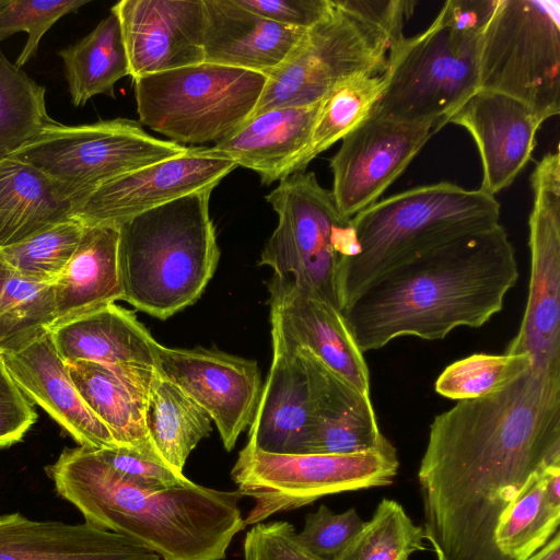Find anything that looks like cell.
<instances>
[{
	"mask_svg": "<svg viewBox=\"0 0 560 560\" xmlns=\"http://www.w3.org/2000/svg\"><path fill=\"white\" fill-rule=\"evenodd\" d=\"M560 462V374L532 368L434 417L418 469L435 560H511L498 521L528 478Z\"/></svg>",
	"mask_w": 560,
	"mask_h": 560,
	"instance_id": "obj_1",
	"label": "cell"
},
{
	"mask_svg": "<svg viewBox=\"0 0 560 560\" xmlns=\"http://www.w3.org/2000/svg\"><path fill=\"white\" fill-rule=\"evenodd\" d=\"M518 277L513 245L498 224L390 269L342 313L363 353L398 337L443 339L490 320Z\"/></svg>",
	"mask_w": 560,
	"mask_h": 560,
	"instance_id": "obj_2",
	"label": "cell"
},
{
	"mask_svg": "<svg viewBox=\"0 0 560 560\" xmlns=\"http://www.w3.org/2000/svg\"><path fill=\"white\" fill-rule=\"evenodd\" d=\"M46 472L86 524L125 535L162 560H223L245 527L238 490L189 479L168 488L141 486L107 465L95 448H65Z\"/></svg>",
	"mask_w": 560,
	"mask_h": 560,
	"instance_id": "obj_3",
	"label": "cell"
},
{
	"mask_svg": "<svg viewBox=\"0 0 560 560\" xmlns=\"http://www.w3.org/2000/svg\"><path fill=\"white\" fill-rule=\"evenodd\" d=\"M351 248L338 277L341 312L390 269L457 237L500 224L495 197L440 182L407 189L349 220Z\"/></svg>",
	"mask_w": 560,
	"mask_h": 560,
	"instance_id": "obj_4",
	"label": "cell"
},
{
	"mask_svg": "<svg viewBox=\"0 0 560 560\" xmlns=\"http://www.w3.org/2000/svg\"><path fill=\"white\" fill-rule=\"evenodd\" d=\"M211 191L175 199L118 226L122 301L166 319L201 296L220 258Z\"/></svg>",
	"mask_w": 560,
	"mask_h": 560,
	"instance_id": "obj_5",
	"label": "cell"
},
{
	"mask_svg": "<svg viewBox=\"0 0 560 560\" xmlns=\"http://www.w3.org/2000/svg\"><path fill=\"white\" fill-rule=\"evenodd\" d=\"M139 124L184 145L220 142L252 115L267 75L201 62L137 78Z\"/></svg>",
	"mask_w": 560,
	"mask_h": 560,
	"instance_id": "obj_6",
	"label": "cell"
},
{
	"mask_svg": "<svg viewBox=\"0 0 560 560\" xmlns=\"http://www.w3.org/2000/svg\"><path fill=\"white\" fill-rule=\"evenodd\" d=\"M481 35L454 28L439 13L423 32L393 45L383 72L386 85L371 115L444 127L479 90Z\"/></svg>",
	"mask_w": 560,
	"mask_h": 560,
	"instance_id": "obj_7",
	"label": "cell"
},
{
	"mask_svg": "<svg viewBox=\"0 0 560 560\" xmlns=\"http://www.w3.org/2000/svg\"><path fill=\"white\" fill-rule=\"evenodd\" d=\"M266 200L278 214V225L259 265L341 311L338 277L351 246V229L331 191L319 185L314 172H300L281 178Z\"/></svg>",
	"mask_w": 560,
	"mask_h": 560,
	"instance_id": "obj_8",
	"label": "cell"
},
{
	"mask_svg": "<svg viewBox=\"0 0 560 560\" xmlns=\"http://www.w3.org/2000/svg\"><path fill=\"white\" fill-rule=\"evenodd\" d=\"M478 85L522 102L541 124L559 115V3L497 0L481 35Z\"/></svg>",
	"mask_w": 560,
	"mask_h": 560,
	"instance_id": "obj_9",
	"label": "cell"
},
{
	"mask_svg": "<svg viewBox=\"0 0 560 560\" xmlns=\"http://www.w3.org/2000/svg\"><path fill=\"white\" fill-rule=\"evenodd\" d=\"M330 1L327 14L304 32L285 59L267 75L248 118L276 108L316 104L346 80L385 71L390 48L386 35L347 9L341 0Z\"/></svg>",
	"mask_w": 560,
	"mask_h": 560,
	"instance_id": "obj_10",
	"label": "cell"
},
{
	"mask_svg": "<svg viewBox=\"0 0 560 560\" xmlns=\"http://www.w3.org/2000/svg\"><path fill=\"white\" fill-rule=\"evenodd\" d=\"M398 467L393 444L352 454H272L244 446L231 476L254 499L244 523L256 525L328 494L392 485Z\"/></svg>",
	"mask_w": 560,
	"mask_h": 560,
	"instance_id": "obj_11",
	"label": "cell"
},
{
	"mask_svg": "<svg viewBox=\"0 0 560 560\" xmlns=\"http://www.w3.org/2000/svg\"><path fill=\"white\" fill-rule=\"evenodd\" d=\"M190 148L152 137L139 121L115 118L79 126L56 121L10 156L45 173L78 208L103 184Z\"/></svg>",
	"mask_w": 560,
	"mask_h": 560,
	"instance_id": "obj_12",
	"label": "cell"
},
{
	"mask_svg": "<svg viewBox=\"0 0 560 560\" xmlns=\"http://www.w3.org/2000/svg\"><path fill=\"white\" fill-rule=\"evenodd\" d=\"M530 272L520 329L505 352L527 354L532 365L560 374V155L548 152L530 175Z\"/></svg>",
	"mask_w": 560,
	"mask_h": 560,
	"instance_id": "obj_13",
	"label": "cell"
},
{
	"mask_svg": "<svg viewBox=\"0 0 560 560\" xmlns=\"http://www.w3.org/2000/svg\"><path fill=\"white\" fill-rule=\"evenodd\" d=\"M436 121L400 122L369 115L342 139L329 161L334 198L345 219L378 200L433 135Z\"/></svg>",
	"mask_w": 560,
	"mask_h": 560,
	"instance_id": "obj_14",
	"label": "cell"
},
{
	"mask_svg": "<svg viewBox=\"0 0 560 560\" xmlns=\"http://www.w3.org/2000/svg\"><path fill=\"white\" fill-rule=\"evenodd\" d=\"M236 164L211 147L189 152L114 178L91 192L75 209L84 226L118 228L133 217L184 196L212 190Z\"/></svg>",
	"mask_w": 560,
	"mask_h": 560,
	"instance_id": "obj_15",
	"label": "cell"
},
{
	"mask_svg": "<svg viewBox=\"0 0 560 560\" xmlns=\"http://www.w3.org/2000/svg\"><path fill=\"white\" fill-rule=\"evenodd\" d=\"M159 372L178 386L214 422L226 451L250 424L261 393L258 364L215 348L174 349L160 345Z\"/></svg>",
	"mask_w": 560,
	"mask_h": 560,
	"instance_id": "obj_16",
	"label": "cell"
},
{
	"mask_svg": "<svg viewBox=\"0 0 560 560\" xmlns=\"http://www.w3.org/2000/svg\"><path fill=\"white\" fill-rule=\"evenodd\" d=\"M119 21L132 80L203 62V0H121Z\"/></svg>",
	"mask_w": 560,
	"mask_h": 560,
	"instance_id": "obj_17",
	"label": "cell"
},
{
	"mask_svg": "<svg viewBox=\"0 0 560 560\" xmlns=\"http://www.w3.org/2000/svg\"><path fill=\"white\" fill-rule=\"evenodd\" d=\"M269 292L271 331L370 395L369 368L343 313L289 279L272 277Z\"/></svg>",
	"mask_w": 560,
	"mask_h": 560,
	"instance_id": "obj_18",
	"label": "cell"
},
{
	"mask_svg": "<svg viewBox=\"0 0 560 560\" xmlns=\"http://www.w3.org/2000/svg\"><path fill=\"white\" fill-rule=\"evenodd\" d=\"M476 142L482 165L479 189L495 196L509 187L532 158L541 125L522 102L489 90H477L448 119Z\"/></svg>",
	"mask_w": 560,
	"mask_h": 560,
	"instance_id": "obj_19",
	"label": "cell"
},
{
	"mask_svg": "<svg viewBox=\"0 0 560 560\" xmlns=\"http://www.w3.org/2000/svg\"><path fill=\"white\" fill-rule=\"evenodd\" d=\"M0 360L25 397L44 409L79 446L118 447L106 425L82 399L49 331L18 350L0 352Z\"/></svg>",
	"mask_w": 560,
	"mask_h": 560,
	"instance_id": "obj_20",
	"label": "cell"
},
{
	"mask_svg": "<svg viewBox=\"0 0 560 560\" xmlns=\"http://www.w3.org/2000/svg\"><path fill=\"white\" fill-rule=\"evenodd\" d=\"M66 364L82 399L106 425L117 446L166 465L147 428L148 405L159 370L89 361Z\"/></svg>",
	"mask_w": 560,
	"mask_h": 560,
	"instance_id": "obj_21",
	"label": "cell"
},
{
	"mask_svg": "<svg viewBox=\"0 0 560 560\" xmlns=\"http://www.w3.org/2000/svg\"><path fill=\"white\" fill-rule=\"evenodd\" d=\"M272 360L245 446L272 454H303L313 389L300 351L271 331Z\"/></svg>",
	"mask_w": 560,
	"mask_h": 560,
	"instance_id": "obj_22",
	"label": "cell"
},
{
	"mask_svg": "<svg viewBox=\"0 0 560 560\" xmlns=\"http://www.w3.org/2000/svg\"><path fill=\"white\" fill-rule=\"evenodd\" d=\"M307 366L313 411L303 454H352L392 445L380 430L370 395H364L296 348Z\"/></svg>",
	"mask_w": 560,
	"mask_h": 560,
	"instance_id": "obj_23",
	"label": "cell"
},
{
	"mask_svg": "<svg viewBox=\"0 0 560 560\" xmlns=\"http://www.w3.org/2000/svg\"><path fill=\"white\" fill-rule=\"evenodd\" d=\"M0 560H162L136 540L84 524L0 515Z\"/></svg>",
	"mask_w": 560,
	"mask_h": 560,
	"instance_id": "obj_24",
	"label": "cell"
},
{
	"mask_svg": "<svg viewBox=\"0 0 560 560\" xmlns=\"http://www.w3.org/2000/svg\"><path fill=\"white\" fill-rule=\"evenodd\" d=\"M203 61L268 75L306 30L257 15L235 0H203Z\"/></svg>",
	"mask_w": 560,
	"mask_h": 560,
	"instance_id": "obj_25",
	"label": "cell"
},
{
	"mask_svg": "<svg viewBox=\"0 0 560 560\" xmlns=\"http://www.w3.org/2000/svg\"><path fill=\"white\" fill-rule=\"evenodd\" d=\"M49 332L65 363L89 361L158 369L160 343L132 312L116 303L60 323Z\"/></svg>",
	"mask_w": 560,
	"mask_h": 560,
	"instance_id": "obj_26",
	"label": "cell"
},
{
	"mask_svg": "<svg viewBox=\"0 0 560 560\" xmlns=\"http://www.w3.org/2000/svg\"><path fill=\"white\" fill-rule=\"evenodd\" d=\"M320 104L276 108L250 117L211 149L236 166L255 171L261 184L270 185L283 178L287 167L306 148Z\"/></svg>",
	"mask_w": 560,
	"mask_h": 560,
	"instance_id": "obj_27",
	"label": "cell"
},
{
	"mask_svg": "<svg viewBox=\"0 0 560 560\" xmlns=\"http://www.w3.org/2000/svg\"><path fill=\"white\" fill-rule=\"evenodd\" d=\"M118 228L84 226L78 247L54 281V326L122 300Z\"/></svg>",
	"mask_w": 560,
	"mask_h": 560,
	"instance_id": "obj_28",
	"label": "cell"
},
{
	"mask_svg": "<svg viewBox=\"0 0 560 560\" xmlns=\"http://www.w3.org/2000/svg\"><path fill=\"white\" fill-rule=\"evenodd\" d=\"M75 208L38 168L14 156L0 159V248L74 218Z\"/></svg>",
	"mask_w": 560,
	"mask_h": 560,
	"instance_id": "obj_29",
	"label": "cell"
},
{
	"mask_svg": "<svg viewBox=\"0 0 560 560\" xmlns=\"http://www.w3.org/2000/svg\"><path fill=\"white\" fill-rule=\"evenodd\" d=\"M65 77L75 107L98 94L114 96L117 81L130 75L118 18L110 12L92 32L61 49Z\"/></svg>",
	"mask_w": 560,
	"mask_h": 560,
	"instance_id": "obj_30",
	"label": "cell"
},
{
	"mask_svg": "<svg viewBox=\"0 0 560 560\" xmlns=\"http://www.w3.org/2000/svg\"><path fill=\"white\" fill-rule=\"evenodd\" d=\"M147 428L165 464L178 474L192 450L211 432V419L160 372L151 392Z\"/></svg>",
	"mask_w": 560,
	"mask_h": 560,
	"instance_id": "obj_31",
	"label": "cell"
},
{
	"mask_svg": "<svg viewBox=\"0 0 560 560\" xmlns=\"http://www.w3.org/2000/svg\"><path fill=\"white\" fill-rule=\"evenodd\" d=\"M385 85L384 73L355 77L336 85L322 100L308 143L287 167L283 178L304 172L313 159L363 121L380 101Z\"/></svg>",
	"mask_w": 560,
	"mask_h": 560,
	"instance_id": "obj_32",
	"label": "cell"
},
{
	"mask_svg": "<svg viewBox=\"0 0 560 560\" xmlns=\"http://www.w3.org/2000/svg\"><path fill=\"white\" fill-rule=\"evenodd\" d=\"M55 323L54 282L25 277L0 260V352L24 347Z\"/></svg>",
	"mask_w": 560,
	"mask_h": 560,
	"instance_id": "obj_33",
	"label": "cell"
},
{
	"mask_svg": "<svg viewBox=\"0 0 560 560\" xmlns=\"http://www.w3.org/2000/svg\"><path fill=\"white\" fill-rule=\"evenodd\" d=\"M560 508L545 498L539 470L501 514L494 530L498 549L511 560H528L558 532Z\"/></svg>",
	"mask_w": 560,
	"mask_h": 560,
	"instance_id": "obj_34",
	"label": "cell"
},
{
	"mask_svg": "<svg viewBox=\"0 0 560 560\" xmlns=\"http://www.w3.org/2000/svg\"><path fill=\"white\" fill-rule=\"evenodd\" d=\"M45 95L46 89L0 50V159L56 122L47 113Z\"/></svg>",
	"mask_w": 560,
	"mask_h": 560,
	"instance_id": "obj_35",
	"label": "cell"
},
{
	"mask_svg": "<svg viewBox=\"0 0 560 560\" xmlns=\"http://www.w3.org/2000/svg\"><path fill=\"white\" fill-rule=\"evenodd\" d=\"M422 526L395 500L383 499L372 517L334 560H409L427 549Z\"/></svg>",
	"mask_w": 560,
	"mask_h": 560,
	"instance_id": "obj_36",
	"label": "cell"
},
{
	"mask_svg": "<svg viewBox=\"0 0 560 560\" xmlns=\"http://www.w3.org/2000/svg\"><path fill=\"white\" fill-rule=\"evenodd\" d=\"M532 368L527 354L475 353L453 362L436 378L438 394L453 400H465L493 394Z\"/></svg>",
	"mask_w": 560,
	"mask_h": 560,
	"instance_id": "obj_37",
	"label": "cell"
},
{
	"mask_svg": "<svg viewBox=\"0 0 560 560\" xmlns=\"http://www.w3.org/2000/svg\"><path fill=\"white\" fill-rule=\"evenodd\" d=\"M83 230L75 218L52 224L0 248V260L25 277L54 282L74 254Z\"/></svg>",
	"mask_w": 560,
	"mask_h": 560,
	"instance_id": "obj_38",
	"label": "cell"
},
{
	"mask_svg": "<svg viewBox=\"0 0 560 560\" xmlns=\"http://www.w3.org/2000/svg\"><path fill=\"white\" fill-rule=\"evenodd\" d=\"M89 0H5L0 5V42L18 32L28 37L15 61L21 68L35 56L44 34L62 16L77 12Z\"/></svg>",
	"mask_w": 560,
	"mask_h": 560,
	"instance_id": "obj_39",
	"label": "cell"
},
{
	"mask_svg": "<svg viewBox=\"0 0 560 560\" xmlns=\"http://www.w3.org/2000/svg\"><path fill=\"white\" fill-rule=\"evenodd\" d=\"M364 521L354 508L335 513L325 504L305 516L304 527L296 533L301 546L322 560H334L352 540Z\"/></svg>",
	"mask_w": 560,
	"mask_h": 560,
	"instance_id": "obj_40",
	"label": "cell"
},
{
	"mask_svg": "<svg viewBox=\"0 0 560 560\" xmlns=\"http://www.w3.org/2000/svg\"><path fill=\"white\" fill-rule=\"evenodd\" d=\"M243 551L245 560H322L301 546L294 526L284 521L253 525Z\"/></svg>",
	"mask_w": 560,
	"mask_h": 560,
	"instance_id": "obj_41",
	"label": "cell"
},
{
	"mask_svg": "<svg viewBox=\"0 0 560 560\" xmlns=\"http://www.w3.org/2000/svg\"><path fill=\"white\" fill-rule=\"evenodd\" d=\"M97 453L118 474L141 486L168 488L188 479L168 466L150 460L125 447L102 448L97 450Z\"/></svg>",
	"mask_w": 560,
	"mask_h": 560,
	"instance_id": "obj_42",
	"label": "cell"
},
{
	"mask_svg": "<svg viewBox=\"0 0 560 560\" xmlns=\"http://www.w3.org/2000/svg\"><path fill=\"white\" fill-rule=\"evenodd\" d=\"M36 420L34 405L21 392L0 360V448L21 441Z\"/></svg>",
	"mask_w": 560,
	"mask_h": 560,
	"instance_id": "obj_43",
	"label": "cell"
},
{
	"mask_svg": "<svg viewBox=\"0 0 560 560\" xmlns=\"http://www.w3.org/2000/svg\"><path fill=\"white\" fill-rule=\"evenodd\" d=\"M242 8L276 23L307 30L329 11L330 0H235Z\"/></svg>",
	"mask_w": 560,
	"mask_h": 560,
	"instance_id": "obj_44",
	"label": "cell"
},
{
	"mask_svg": "<svg viewBox=\"0 0 560 560\" xmlns=\"http://www.w3.org/2000/svg\"><path fill=\"white\" fill-rule=\"evenodd\" d=\"M341 2L347 9L378 27L388 38L390 47L405 37L404 25L417 5L415 0H341Z\"/></svg>",
	"mask_w": 560,
	"mask_h": 560,
	"instance_id": "obj_45",
	"label": "cell"
},
{
	"mask_svg": "<svg viewBox=\"0 0 560 560\" xmlns=\"http://www.w3.org/2000/svg\"><path fill=\"white\" fill-rule=\"evenodd\" d=\"M528 560H560V533L557 532L546 545Z\"/></svg>",
	"mask_w": 560,
	"mask_h": 560,
	"instance_id": "obj_46",
	"label": "cell"
},
{
	"mask_svg": "<svg viewBox=\"0 0 560 560\" xmlns=\"http://www.w3.org/2000/svg\"><path fill=\"white\" fill-rule=\"evenodd\" d=\"M3 0H0V5L2 4Z\"/></svg>",
	"mask_w": 560,
	"mask_h": 560,
	"instance_id": "obj_47",
	"label": "cell"
}]
</instances>
